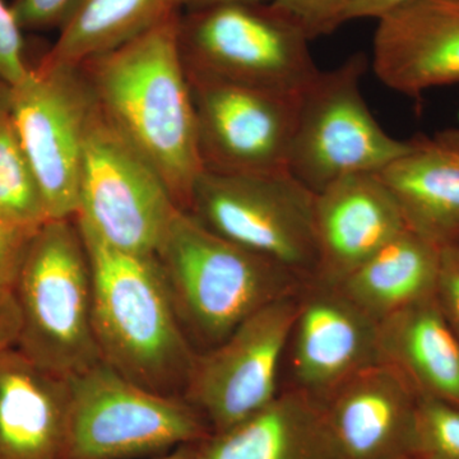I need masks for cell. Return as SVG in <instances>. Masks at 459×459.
Wrapping results in <instances>:
<instances>
[{
  "instance_id": "1",
  "label": "cell",
  "mask_w": 459,
  "mask_h": 459,
  "mask_svg": "<svg viewBox=\"0 0 459 459\" xmlns=\"http://www.w3.org/2000/svg\"><path fill=\"white\" fill-rule=\"evenodd\" d=\"M179 14L78 68L105 117L186 211L204 165L192 87L178 44Z\"/></svg>"
},
{
  "instance_id": "2",
  "label": "cell",
  "mask_w": 459,
  "mask_h": 459,
  "mask_svg": "<svg viewBox=\"0 0 459 459\" xmlns=\"http://www.w3.org/2000/svg\"><path fill=\"white\" fill-rule=\"evenodd\" d=\"M77 225L92 271L93 329L101 360L143 388L183 397L198 353L156 255L120 252Z\"/></svg>"
},
{
  "instance_id": "3",
  "label": "cell",
  "mask_w": 459,
  "mask_h": 459,
  "mask_svg": "<svg viewBox=\"0 0 459 459\" xmlns=\"http://www.w3.org/2000/svg\"><path fill=\"white\" fill-rule=\"evenodd\" d=\"M181 325L197 353L225 341L265 305L305 280L214 234L179 211L156 253Z\"/></svg>"
},
{
  "instance_id": "4",
  "label": "cell",
  "mask_w": 459,
  "mask_h": 459,
  "mask_svg": "<svg viewBox=\"0 0 459 459\" xmlns=\"http://www.w3.org/2000/svg\"><path fill=\"white\" fill-rule=\"evenodd\" d=\"M21 314L16 347L36 364L71 377L101 360L92 318V271L75 219L39 229L13 287Z\"/></svg>"
},
{
  "instance_id": "5",
  "label": "cell",
  "mask_w": 459,
  "mask_h": 459,
  "mask_svg": "<svg viewBox=\"0 0 459 459\" xmlns=\"http://www.w3.org/2000/svg\"><path fill=\"white\" fill-rule=\"evenodd\" d=\"M178 44L190 80L301 93L320 71L307 33L271 2L180 12Z\"/></svg>"
},
{
  "instance_id": "6",
  "label": "cell",
  "mask_w": 459,
  "mask_h": 459,
  "mask_svg": "<svg viewBox=\"0 0 459 459\" xmlns=\"http://www.w3.org/2000/svg\"><path fill=\"white\" fill-rule=\"evenodd\" d=\"M63 459H151L211 434L183 397L150 391L100 361L68 377Z\"/></svg>"
},
{
  "instance_id": "7",
  "label": "cell",
  "mask_w": 459,
  "mask_h": 459,
  "mask_svg": "<svg viewBox=\"0 0 459 459\" xmlns=\"http://www.w3.org/2000/svg\"><path fill=\"white\" fill-rule=\"evenodd\" d=\"M316 195L289 170L252 175L204 170L186 212L219 237L307 280L318 272Z\"/></svg>"
},
{
  "instance_id": "8",
  "label": "cell",
  "mask_w": 459,
  "mask_h": 459,
  "mask_svg": "<svg viewBox=\"0 0 459 459\" xmlns=\"http://www.w3.org/2000/svg\"><path fill=\"white\" fill-rule=\"evenodd\" d=\"M368 68L355 53L329 71H319L301 92L289 170L312 192L353 174H377L407 152L411 140L382 128L361 91Z\"/></svg>"
},
{
  "instance_id": "9",
  "label": "cell",
  "mask_w": 459,
  "mask_h": 459,
  "mask_svg": "<svg viewBox=\"0 0 459 459\" xmlns=\"http://www.w3.org/2000/svg\"><path fill=\"white\" fill-rule=\"evenodd\" d=\"M179 211L161 177L96 102L84 142L75 221L120 252L155 255Z\"/></svg>"
},
{
  "instance_id": "10",
  "label": "cell",
  "mask_w": 459,
  "mask_h": 459,
  "mask_svg": "<svg viewBox=\"0 0 459 459\" xmlns=\"http://www.w3.org/2000/svg\"><path fill=\"white\" fill-rule=\"evenodd\" d=\"M96 100L78 66L39 62L14 84L11 119L50 220L74 219Z\"/></svg>"
},
{
  "instance_id": "11",
  "label": "cell",
  "mask_w": 459,
  "mask_h": 459,
  "mask_svg": "<svg viewBox=\"0 0 459 459\" xmlns=\"http://www.w3.org/2000/svg\"><path fill=\"white\" fill-rule=\"evenodd\" d=\"M298 291L265 305L221 343L198 353L183 398L211 433L244 421L280 394Z\"/></svg>"
},
{
  "instance_id": "12",
  "label": "cell",
  "mask_w": 459,
  "mask_h": 459,
  "mask_svg": "<svg viewBox=\"0 0 459 459\" xmlns=\"http://www.w3.org/2000/svg\"><path fill=\"white\" fill-rule=\"evenodd\" d=\"M189 82L204 170L244 175L289 170L301 93L190 78Z\"/></svg>"
},
{
  "instance_id": "13",
  "label": "cell",
  "mask_w": 459,
  "mask_h": 459,
  "mask_svg": "<svg viewBox=\"0 0 459 459\" xmlns=\"http://www.w3.org/2000/svg\"><path fill=\"white\" fill-rule=\"evenodd\" d=\"M379 322L344 294L338 283L318 276L305 280L283 371L285 388L323 403L340 386L380 364Z\"/></svg>"
},
{
  "instance_id": "14",
  "label": "cell",
  "mask_w": 459,
  "mask_h": 459,
  "mask_svg": "<svg viewBox=\"0 0 459 459\" xmlns=\"http://www.w3.org/2000/svg\"><path fill=\"white\" fill-rule=\"evenodd\" d=\"M418 404L415 388L380 362L322 406L343 459H416Z\"/></svg>"
},
{
  "instance_id": "15",
  "label": "cell",
  "mask_w": 459,
  "mask_h": 459,
  "mask_svg": "<svg viewBox=\"0 0 459 459\" xmlns=\"http://www.w3.org/2000/svg\"><path fill=\"white\" fill-rule=\"evenodd\" d=\"M373 69L411 98L459 83V0H410L377 21Z\"/></svg>"
},
{
  "instance_id": "16",
  "label": "cell",
  "mask_w": 459,
  "mask_h": 459,
  "mask_svg": "<svg viewBox=\"0 0 459 459\" xmlns=\"http://www.w3.org/2000/svg\"><path fill=\"white\" fill-rule=\"evenodd\" d=\"M318 272L340 283L388 241L409 228L379 174H353L316 195Z\"/></svg>"
},
{
  "instance_id": "17",
  "label": "cell",
  "mask_w": 459,
  "mask_h": 459,
  "mask_svg": "<svg viewBox=\"0 0 459 459\" xmlns=\"http://www.w3.org/2000/svg\"><path fill=\"white\" fill-rule=\"evenodd\" d=\"M69 379L16 346L0 351V459H63Z\"/></svg>"
},
{
  "instance_id": "18",
  "label": "cell",
  "mask_w": 459,
  "mask_h": 459,
  "mask_svg": "<svg viewBox=\"0 0 459 459\" xmlns=\"http://www.w3.org/2000/svg\"><path fill=\"white\" fill-rule=\"evenodd\" d=\"M377 174L412 231L439 247L459 244V128L412 138Z\"/></svg>"
},
{
  "instance_id": "19",
  "label": "cell",
  "mask_w": 459,
  "mask_h": 459,
  "mask_svg": "<svg viewBox=\"0 0 459 459\" xmlns=\"http://www.w3.org/2000/svg\"><path fill=\"white\" fill-rule=\"evenodd\" d=\"M195 459H343L319 402L281 389L268 406L193 444Z\"/></svg>"
},
{
  "instance_id": "20",
  "label": "cell",
  "mask_w": 459,
  "mask_h": 459,
  "mask_svg": "<svg viewBox=\"0 0 459 459\" xmlns=\"http://www.w3.org/2000/svg\"><path fill=\"white\" fill-rule=\"evenodd\" d=\"M379 349L420 395L459 404V338L435 294L379 322Z\"/></svg>"
},
{
  "instance_id": "21",
  "label": "cell",
  "mask_w": 459,
  "mask_h": 459,
  "mask_svg": "<svg viewBox=\"0 0 459 459\" xmlns=\"http://www.w3.org/2000/svg\"><path fill=\"white\" fill-rule=\"evenodd\" d=\"M439 261L440 247L407 228L338 285L371 318L382 322L435 294Z\"/></svg>"
},
{
  "instance_id": "22",
  "label": "cell",
  "mask_w": 459,
  "mask_h": 459,
  "mask_svg": "<svg viewBox=\"0 0 459 459\" xmlns=\"http://www.w3.org/2000/svg\"><path fill=\"white\" fill-rule=\"evenodd\" d=\"M177 12H180L177 0H75L41 62L80 66L122 47Z\"/></svg>"
},
{
  "instance_id": "23",
  "label": "cell",
  "mask_w": 459,
  "mask_h": 459,
  "mask_svg": "<svg viewBox=\"0 0 459 459\" xmlns=\"http://www.w3.org/2000/svg\"><path fill=\"white\" fill-rule=\"evenodd\" d=\"M0 213L35 228L50 220L35 172L18 140L11 113L0 120Z\"/></svg>"
},
{
  "instance_id": "24",
  "label": "cell",
  "mask_w": 459,
  "mask_h": 459,
  "mask_svg": "<svg viewBox=\"0 0 459 459\" xmlns=\"http://www.w3.org/2000/svg\"><path fill=\"white\" fill-rule=\"evenodd\" d=\"M416 459H459V404L419 394Z\"/></svg>"
},
{
  "instance_id": "25",
  "label": "cell",
  "mask_w": 459,
  "mask_h": 459,
  "mask_svg": "<svg viewBox=\"0 0 459 459\" xmlns=\"http://www.w3.org/2000/svg\"><path fill=\"white\" fill-rule=\"evenodd\" d=\"M304 30L310 41L346 23L350 0H270Z\"/></svg>"
},
{
  "instance_id": "26",
  "label": "cell",
  "mask_w": 459,
  "mask_h": 459,
  "mask_svg": "<svg viewBox=\"0 0 459 459\" xmlns=\"http://www.w3.org/2000/svg\"><path fill=\"white\" fill-rule=\"evenodd\" d=\"M40 228L0 213V290H13Z\"/></svg>"
},
{
  "instance_id": "27",
  "label": "cell",
  "mask_w": 459,
  "mask_h": 459,
  "mask_svg": "<svg viewBox=\"0 0 459 459\" xmlns=\"http://www.w3.org/2000/svg\"><path fill=\"white\" fill-rule=\"evenodd\" d=\"M23 32L11 4L0 0V78L12 86L21 82L32 68L27 60Z\"/></svg>"
},
{
  "instance_id": "28",
  "label": "cell",
  "mask_w": 459,
  "mask_h": 459,
  "mask_svg": "<svg viewBox=\"0 0 459 459\" xmlns=\"http://www.w3.org/2000/svg\"><path fill=\"white\" fill-rule=\"evenodd\" d=\"M435 299L459 338V244L440 247Z\"/></svg>"
},
{
  "instance_id": "29",
  "label": "cell",
  "mask_w": 459,
  "mask_h": 459,
  "mask_svg": "<svg viewBox=\"0 0 459 459\" xmlns=\"http://www.w3.org/2000/svg\"><path fill=\"white\" fill-rule=\"evenodd\" d=\"M75 0H12L11 8L23 31L59 29Z\"/></svg>"
},
{
  "instance_id": "30",
  "label": "cell",
  "mask_w": 459,
  "mask_h": 459,
  "mask_svg": "<svg viewBox=\"0 0 459 459\" xmlns=\"http://www.w3.org/2000/svg\"><path fill=\"white\" fill-rule=\"evenodd\" d=\"M21 314L13 290H0V351L16 346Z\"/></svg>"
},
{
  "instance_id": "31",
  "label": "cell",
  "mask_w": 459,
  "mask_h": 459,
  "mask_svg": "<svg viewBox=\"0 0 459 459\" xmlns=\"http://www.w3.org/2000/svg\"><path fill=\"white\" fill-rule=\"evenodd\" d=\"M409 2L410 0H350L346 22L365 18L379 21Z\"/></svg>"
},
{
  "instance_id": "32",
  "label": "cell",
  "mask_w": 459,
  "mask_h": 459,
  "mask_svg": "<svg viewBox=\"0 0 459 459\" xmlns=\"http://www.w3.org/2000/svg\"><path fill=\"white\" fill-rule=\"evenodd\" d=\"M270 0H177L180 12L198 11V9L217 7V5L235 4V3H263Z\"/></svg>"
},
{
  "instance_id": "33",
  "label": "cell",
  "mask_w": 459,
  "mask_h": 459,
  "mask_svg": "<svg viewBox=\"0 0 459 459\" xmlns=\"http://www.w3.org/2000/svg\"><path fill=\"white\" fill-rule=\"evenodd\" d=\"M12 95H13V86L0 78V120L4 119L11 113Z\"/></svg>"
},
{
  "instance_id": "34",
  "label": "cell",
  "mask_w": 459,
  "mask_h": 459,
  "mask_svg": "<svg viewBox=\"0 0 459 459\" xmlns=\"http://www.w3.org/2000/svg\"><path fill=\"white\" fill-rule=\"evenodd\" d=\"M151 459H195V452H193V444L189 446H180L168 455H160V457Z\"/></svg>"
}]
</instances>
